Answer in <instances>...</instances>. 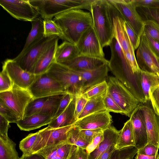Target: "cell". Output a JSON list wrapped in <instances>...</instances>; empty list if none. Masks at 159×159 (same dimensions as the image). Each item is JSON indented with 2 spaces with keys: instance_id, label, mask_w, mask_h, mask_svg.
<instances>
[{
  "instance_id": "obj_5",
  "label": "cell",
  "mask_w": 159,
  "mask_h": 159,
  "mask_svg": "<svg viewBox=\"0 0 159 159\" xmlns=\"http://www.w3.org/2000/svg\"><path fill=\"white\" fill-rule=\"evenodd\" d=\"M94 0H29L43 19H52L58 14L72 9L89 11Z\"/></svg>"
},
{
  "instance_id": "obj_21",
  "label": "cell",
  "mask_w": 159,
  "mask_h": 159,
  "mask_svg": "<svg viewBox=\"0 0 159 159\" xmlns=\"http://www.w3.org/2000/svg\"><path fill=\"white\" fill-rule=\"evenodd\" d=\"M109 70L108 65L105 64L89 70H74L81 77L83 81L82 92L92 85L106 80Z\"/></svg>"
},
{
  "instance_id": "obj_20",
  "label": "cell",
  "mask_w": 159,
  "mask_h": 159,
  "mask_svg": "<svg viewBox=\"0 0 159 159\" xmlns=\"http://www.w3.org/2000/svg\"><path fill=\"white\" fill-rule=\"evenodd\" d=\"M108 63L109 61L105 58L78 56L61 64L73 70L84 71L93 69L105 64L108 65Z\"/></svg>"
},
{
  "instance_id": "obj_54",
  "label": "cell",
  "mask_w": 159,
  "mask_h": 159,
  "mask_svg": "<svg viewBox=\"0 0 159 159\" xmlns=\"http://www.w3.org/2000/svg\"><path fill=\"white\" fill-rule=\"evenodd\" d=\"M150 101L154 111L159 116V87L151 96Z\"/></svg>"
},
{
  "instance_id": "obj_56",
  "label": "cell",
  "mask_w": 159,
  "mask_h": 159,
  "mask_svg": "<svg viewBox=\"0 0 159 159\" xmlns=\"http://www.w3.org/2000/svg\"><path fill=\"white\" fill-rule=\"evenodd\" d=\"M116 150V146H113L102 153L97 159H109Z\"/></svg>"
},
{
  "instance_id": "obj_18",
  "label": "cell",
  "mask_w": 159,
  "mask_h": 159,
  "mask_svg": "<svg viewBox=\"0 0 159 159\" xmlns=\"http://www.w3.org/2000/svg\"><path fill=\"white\" fill-rule=\"evenodd\" d=\"M140 106L145 119L148 143L159 148V116L154 111L150 101L141 103Z\"/></svg>"
},
{
  "instance_id": "obj_15",
  "label": "cell",
  "mask_w": 159,
  "mask_h": 159,
  "mask_svg": "<svg viewBox=\"0 0 159 159\" xmlns=\"http://www.w3.org/2000/svg\"><path fill=\"white\" fill-rule=\"evenodd\" d=\"M112 122L110 112L105 110L78 120L73 125L81 130L99 129L103 131L110 127Z\"/></svg>"
},
{
  "instance_id": "obj_51",
  "label": "cell",
  "mask_w": 159,
  "mask_h": 159,
  "mask_svg": "<svg viewBox=\"0 0 159 159\" xmlns=\"http://www.w3.org/2000/svg\"><path fill=\"white\" fill-rule=\"evenodd\" d=\"M137 7L147 8H156L159 7V0H133Z\"/></svg>"
},
{
  "instance_id": "obj_7",
  "label": "cell",
  "mask_w": 159,
  "mask_h": 159,
  "mask_svg": "<svg viewBox=\"0 0 159 159\" xmlns=\"http://www.w3.org/2000/svg\"><path fill=\"white\" fill-rule=\"evenodd\" d=\"M47 73L57 80L67 93L75 96L82 92L84 83L81 77L66 66L55 62Z\"/></svg>"
},
{
  "instance_id": "obj_57",
  "label": "cell",
  "mask_w": 159,
  "mask_h": 159,
  "mask_svg": "<svg viewBox=\"0 0 159 159\" xmlns=\"http://www.w3.org/2000/svg\"><path fill=\"white\" fill-rule=\"evenodd\" d=\"M20 159H46L42 154L38 152H35L28 155H23Z\"/></svg>"
},
{
  "instance_id": "obj_11",
  "label": "cell",
  "mask_w": 159,
  "mask_h": 159,
  "mask_svg": "<svg viewBox=\"0 0 159 159\" xmlns=\"http://www.w3.org/2000/svg\"><path fill=\"white\" fill-rule=\"evenodd\" d=\"M0 5L12 17L19 20L31 22L40 16L29 0H1Z\"/></svg>"
},
{
  "instance_id": "obj_48",
  "label": "cell",
  "mask_w": 159,
  "mask_h": 159,
  "mask_svg": "<svg viewBox=\"0 0 159 159\" xmlns=\"http://www.w3.org/2000/svg\"><path fill=\"white\" fill-rule=\"evenodd\" d=\"M159 148L151 144L148 143L143 147L138 149L137 153L149 156H155L158 154Z\"/></svg>"
},
{
  "instance_id": "obj_9",
  "label": "cell",
  "mask_w": 159,
  "mask_h": 159,
  "mask_svg": "<svg viewBox=\"0 0 159 159\" xmlns=\"http://www.w3.org/2000/svg\"><path fill=\"white\" fill-rule=\"evenodd\" d=\"M59 38L52 36L44 37L31 47L20 58L15 60L24 70L33 74L34 66L44 52Z\"/></svg>"
},
{
  "instance_id": "obj_27",
  "label": "cell",
  "mask_w": 159,
  "mask_h": 159,
  "mask_svg": "<svg viewBox=\"0 0 159 159\" xmlns=\"http://www.w3.org/2000/svg\"><path fill=\"white\" fill-rule=\"evenodd\" d=\"M140 84L146 101H150L151 96L159 87V77L157 74L141 70Z\"/></svg>"
},
{
  "instance_id": "obj_4",
  "label": "cell",
  "mask_w": 159,
  "mask_h": 159,
  "mask_svg": "<svg viewBox=\"0 0 159 159\" xmlns=\"http://www.w3.org/2000/svg\"><path fill=\"white\" fill-rule=\"evenodd\" d=\"M109 14L112 22L114 37L118 42L133 74L140 73L134 50L125 31L124 20L114 6L108 0Z\"/></svg>"
},
{
  "instance_id": "obj_37",
  "label": "cell",
  "mask_w": 159,
  "mask_h": 159,
  "mask_svg": "<svg viewBox=\"0 0 159 159\" xmlns=\"http://www.w3.org/2000/svg\"><path fill=\"white\" fill-rule=\"evenodd\" d=\"M137 10L143 21L146 20L152 21L159 28V7H137Z\"/></svg>"
},
{
  "instance_id": "obj_8",
  "label": "cell",
  "mask_w": 159,
  "mask_h": 159,
  "mask_svg": "<svg viewBox=\"0 0 159 159\" xmlns=\"http://www.w3.org/2000/svg\"><path fill=\"white\" fill-rule=\"evenodd\" d=\"M0 98L20 120L24 118L28 105L33 99L28 89L20 88L14 84L11 90L0 92Z\"/></svg>"
},
{
  "instance_id": "obj_16",
  "label": "cell",
  "mask_w": 159,
  "mask_h": 159,
  "mask_svg": "<svg viewBox=\"0 0 159 159\" xmlns=\"http://www.w3.org/2000/svg\"><path fill=\"white\" fill-rule=\"evenodd\" d=\"M2 68L6 70L14 84L25 89H28L37 76L22 69L14 59L5 60Z\"/></svg>"
},
{
  "instance_id": "obj_58",
  "label": "cell",
  "mask_w": 159,
  "mask_h": 159,
  "mask_svg": "<svg viewBox=\"0 0 159 159\" xmlns=\"http://www.w3.org/2000/svg\"><path fill=\"white\" fill-rule=\"evenodd\" d=\"M135 159H159V154L155 156H149L137 153Z\"/></svg>"
},
{
  "instance_id": "obj_12",
  "label": "cell",
  "mask_w": 159,
  "mask_h": 159,
  "mask_svg": "<svg viewBox=\"0 0 159 159\" xmlns=\"http://www.w3.org/2000/svg\"><path fill=\"white\" fill-rule=\"evenodd\" d=\"M122 16L124 20L141 37L144 22L137 10L133 0H109Z\"/></svg>"
},
{
  "instance_id": "obj_24",
  "label": "cell",
  "mask_w": 159,
  "mask_h": 159,
  "mask_svg": "<svg viewBox=\"0 0 159 159\" xmlns=\"http://www.w3.org/2000/svg\"><path fill=\"white\" fill-rule=\"evenodd\" d=\"M31 29L23 48L19 54L14 58L15 60L20 58L31 47L44 37L43 19L39 16L31 21Z\"/></svg>"
},
{
  "instance_id": "obj_55",
  "label": "cell",
  "mask_w": 159,
  "mask_h": 159,
  "mask_svg": "<svg viewBox=\"0 0 159 159\" xmlns=\"http://www.w3.org/2000/svg\"><path fill=\"white\" fill-rule=\"evenodd\" d=\"M10 123L3 117L0 115V137H8L7 132L11 126Z\"/></svg>"
},
{
  "instance_id": "obj_45",
  "label": "cell",
  "mask_w": 159,
  "mask_h": 159,
  "mask_svg": "<svg viewBox=\"0 0 159 159\" xmlns=\"http://www.w3.org/2000/svg\"><path fill=\"white\" fill-rule=\"evenodd\" d=\"M75 97V118L76 121L84 109L88 100L83 96L82 92Z\"/></svg>"
},
{
  "instance_id": "obj_33",
  "label": "cell",
  "mask_w": 159,
  "mask_h": 159,
  "mask_svg": "<svg viewBox=\"0 0 159 159\" xmlns=\"http://www.w3.org/2000/svg\"><path fill=\"white\" fill-rule=\"evenodd\" d=\"M64 94L48 97L40 113L48 115L53 119L58 111L61 101Z\"/></svg>"
},
{
  "instance_id": "obj_38",
  "label": "cell",
  "mask_w": 159,
  "mask_h": 159,
  "mask_svg": "<svg viewBox=\"0 0 159 159\" xmlns=\"http://www.w3.org/2000/svg\"><path fill=\"white\" fill-rule=\"evenodd\" d=\"M43 19L44 37L57 36L59 38L63 40V35L61 29L53 19Z\"/></svg>"
},
{
  "instance_id": "obj_31",
  "label": "cell",
  "mask_w": 159,
  "mask_h": 159,
  "mask_svg": "<svg viewBox=\"0 0 159 159\" xmlns=\"http://www.w3.org/2000/svg\"><path fill=\"white\" fill-rule=\"evenodd\" d=\"M16 144L8 137H0V159H20Z\"/></svg>"
},
{
  "instance_id": "obj_3",
  "label": "cell",
  "mask_w": 159,
  "mask_h": 159,
  "mask_svg": "<svg viewBox=\"0 0 159 159\" xmlns=\"http://www.w3.org/2000/svg\"><path fill=\"white\" fill-rule=\"evenodd\" d=\"M90 12L93 27L102 47L109 46L114 37L108 0H94Z\"/></svg>"
},
{
  "instance_id": "obj_52",
  "label": "cell",
  "mask_w": 159,
  "mask_h": 159,
  "mask_svg": "<svg viewBox=\"0 0 159 159\" xmlns=\"http://www.w3.org/2000/svg\"><path fill=\"white\" fill-rule=\"evenodd\" d=\"M69 159H91L90 154L85 150L77 147L76 148Z\"/></svg>"
},
{
  "instance_id": "obj_59",
  "label": "cell",
  "mask_w": 159,
  "mask_h": 159,
  "mask_svg": "<svg viewBox=\"0 0 159 159\" xmlns=\"http://www.w3.org/2000/svg\"><path fill=\"white\" fill-rule=\"evenodd\" d=\"M157 74L158 75L159 77V73H157Z\"/></svg>"
},
{
  "instance_id": "obj_43",
  "label": "cell",
  "mask_w": 159,
  "mask_h": 159,
  "mask_svg": "<svg viewBox=\"0 0 159 159\" xmlns=\"http://www.w3.org/2000/svg\"><path fill=\"white\" fill-rule=\"evenodd\" d=\"M143 31L150 37L159 42V28L153 21H143Z\"/></svg>"
},
{
  "instance_id": "obj_44",
  "label": "cell",
  "mask_w": 159,
  "mask_h": 159,
  "mask_svg": "<svg viewBox=\"0 0 159 159\" xmlns=\"http://www.w3.org/2000/svg\"><path fill=\"white\" fill-rule=\"evenodd\" d=\"M13 85L14 83L7 72L2 68L0 73V92L11 90Z\"/></svg>"
},
{
  "instance_id": "obj_2",
  "label": "cell",
  "mask_w": 159,
  "mask_h": 159,
  "mask_svg": "<svg viewBox=\"0 0 159 159\" xmlns=\"http://www.w3.org/2000/svg\"><path fill=\"white\" fill-rule=\"evenodd\" d=\"M111 53L108 66L109 70L136 97L139 96L136 77L141 78L140 74L134 75L117 40L114 38L109 45Z\"/></svg>"
},
{
  "instance_id": "obj_47",
  "label": "cell",
  "mask_w": 159,
  "mask_h": 159,
  "mask_svg": "<svg viewBox=\"0 0 159 159\" xmlns=\"http://www.w3.org/2000/svg\"><path fill=\"white\" fill-rule=\"evenodd\" d=\"M74 97L73 95L70 93H67L64 95L61 101L58 111L53 119L56 118L62 113Z\"/></svg>"
},
{
  "instance_id": "obj_17",
  "label": "cell",
  "mask_w": 159,
  "mask_h": 159,
  "mask_svg": "<svg viewBox=\"0 0 159 159\" xmlns=\"http://www.w3.org/2000/svg\"><path fill=\"white\" fill-rule=\"evenodd\" d=\"M136 57L141 70L156 74L159 73V60L143 35H142L139 46L137 49Z\"/></svg>"
},
{
  "instance_id": "obj_53",
  "label": "cell",
  "mask_w": 159,
  "mask_h": 159,
  "mask_svg": "<svg viewBox=\"0 0 159 159\" xmlns=\"http://www.w3.org/2000/svg\"><path fill=\"white\" fill-rule=\"evenodd\" d=\"M104 139L103 131L97 136L89 144L86 149V151L90 154L94 151L99 146Z\"/></svg>"
},
{
  "instance_id": "obj_26",
  "label": "cell",
  "mask_w": 159,
  "mask_h": 159,
  "mask_svg": "<svg viewBox=\"0 0 159 159\" xmlns=\"http://www.w3.org/2000/svg\"><path fill=\"white\" fill-rule=\"evenodd\" d=\"M58 41L51 46L38 60L34 67V74L39 75L46 73L55 62L56 52L58 45Z\"/></svg>"
},
{
  "instance_id": "obj_36",
  "label": "cell",
  "mask_w": 159,
  "mask_h": 159,
  "mask_svg": "<svg viewBox=\"0 0 159 159\" xmlns=\"http://www.w3.org/2000/svg\"><path fill=\"white\" fill-rule=\"evenodd\" d=\"M66 143L85 150L89 144L82 137L80 129L74 125L68 132Z\"/></svg>"
},
{
  "instance_id": "obj_41",
  "label": "cell",
  "mask_w": 159,
  "mask_h": 159,
  "mask_svg": "<svg viewBox=\"0 0 159 159\" xmlns=\"http://www.w3.org/2000/svg\"><path fill=\"white\" fill-rule=\"evenodd\" d=\"M0 115L3 117L10 123H16L20 120L12 111L1 99Z\"/></svg>"
},
{
  "instance_id": "obj_23",
  "label": "cell",
  "mask_w": 159,
  "mask_h": 159,
  "mask_svg": "<svg viewBox=\"0 0 159 159\" xmlns=\"http://www.w3.org/2000/svg\"><path fill=\"white\" fill-rule=\"evenodd\" d=\"M120 131L111 126L103 130L104 139L98 147L90 154L91 159H97L102 153L111 148L116 146Z\"/></svg>"
},
{
  "instance_id": "obj_39",
  "label": "cell",
  "mask_w": 159,
  "mask_h": 159,
  "mask_svg": "<svg viewBox=\"0 0 159 159\" xmlns=\"http://www.w3.org/2000/svg\"><path fill=\"white\" fill-rule=\"evenodd\" d=\"M48 97L33 99L28 105L24 118L39 113Z\"/></svg>"
},
{
  "instance_id": "obj_10",
  "label": "cell",
  "mask_w": 159,
  "mask_h": 159,
  "mask_svg": "<svg viewBox=\"0 0 159 159\" xmlns=\"http://www.w3.org/2000/svg\"><path fill=\"white\" fill-rule=\"evenodd\" d=\"M28 89L33 99L67 93L60 84L47 73L37 75Z\"/></svg>"
},
{
  "instance_id": "obj_32",
  "label": "cell",
  "mask_w": 159,
  "mask_h": 159,
  "mask_svg": "<svg viewBox=\"0 0 159 159\" xmlns=\"http://www.w3.org/2000/svg\"><path fill=\"white\" fill-rule=\"evenodd\" d=\"M104 96H99L88 100L77 120L89 115L106 110L103 102Z\"/></svg>"
},
{
  "instance_id": "obj_40",
  "label": "cell",
  "mask_w": 159,
  "mask_h": 159,
  "mask_svg": "<svg viewBox=\"0 0 159 159\" xmlns=\"http://www.w3.org/2000/svg\"><path fill=\"white\" fill-rule=\"evenodd\" d=\"M138 150V148L134 146L116 149L109 159H134Z\"/></svg>"
},
{
  "instance_id": "obj_13",
  "label": "cell",
  "mask_w": 159,
  "mask_h": 159,
  "mask_svg": "<svg viewBox=\"0 0 159 159\" xmlns=\"http://www.w3.org/2000/svg\"><path fill=\"white\" fill-rule=\"evenodd\" d=\"M76 45L79 56L105 58L103 48L93 27L83 34Z\"/></svg>"
},
{
  "instance_id": "obj_49",
  "label": "cell",
  "mask_w": 159,
  "mask_h": 159,
  "mask_svg": "<svg viewBox=\"0 0 159 159\" xmlns=\"http://www.w3.org/2000/svg\"><path fill=\"white\" fill-rule=\"evenodd\" d=\"M80 134L84 139L88 143H91L93 139L103 130L99 129H80Z\"/></svg>"
},
{
  "instance_id": "obj_6",
  "label": "cell",
  "mask_w": 159,
  "mask_h": 159,
  "mask_svg": "<svg viewBox=\"0 0 159 159\" xmlns=\"http://www.w3.org/2000/svg\"><path fill=\"white\" fill-rule=\"evenodd\" d=\"M107 83L108 93L121 109L123 115L130 117L133 112L141 102L115 77H110Z\"/></svg>"
},
{
  "instance_id": "obj_1",
  "label": "cell",
  "mask_w": 159,
  "mask_h": 159,
  "mask_svg": "<svg viewBox=\"0 0 159 159\" xmlns=\"http://www.w3.org/2000/svg\"><path fill=\"white\" fill-rule=\"evenodd\" d=\"M61 29L64 41L76 44L83 34L93 27L90 12L72 9L60 13L53 19Z\"/></svg>"
},
{
  "instance_id": "obj_46",
  "label": "cell",
  "mask_w": 159,
  "mask_h": 159,
  "mask_svg": "<svg viewBox=\"0 0 159 159\" xmlns=\"http://www.w3.org/2000/svg\"><path fill=\"white\" fill-rule=\"evenodd\" d=\"M103 102L106 110L109 112L123 114L121 109L108 93L104 97Z\"/></svg>"
},
{
  "instance_id": "obj_28",
  "label": "cell",
  "mask_w": 159,
  "mask_h": 159,
  "mask_svg": "<svg viewBox=\"0 0 159 159\" xmlns=\"http://www.w3.org/2000/svg\"><path fill=\"white\" fill-rule=\"evenodd\" d=\"M75 101L74 97L65 110L58 116L52 120L48 126L58 128L73 125L76 121L75 118Z\"/></svg>"
},
{
  "instance_id": "obj_42",
  "label": "cell",
  "mask_w": 159,
  "mask_h": 159,
  "mask_svg": "<svg viewBox=\"0 0 159 159\" xmlns=\"http://www.w3.org/2000/svg\"><path fill=\"white\" fill-rule=\"evenodd\" d=\"M124 25L127 34L134 50L137 49L140 43L141 37L135 32L129 24L125 20L124 21Z\"/></svg>"
},
{
  "instance_id": "obj_29",
  "label": "cell",
  "mask_w": 159,
  "mask_h": 159,
  "mask_svg": "<svg viewBox=\"0 0 159 159\" xmlns=\"http://www.w3.org/2000/svg\"><path fill=\"white\" fill-rule=\"evenodd\" d=\"M79 55L76 44L64 41L58 45L55 53V62L61 64L72 60Z\"/></svg>"
},
{
  "instance_id": "obj_34",
  "label": "cell",
  "mask_w": 159,
  "mask_h": 159,
  "mask_svg": "<svg viewBox=\"0 0 159 159\" xmlns=\"http://www.w3.org/2000/svg\"><path fill=\"white\" fill-rule=\"evenodd\" d=\"M39 134L38 132L29 134L23 139L19 143V148L23 155H28L33 153L34 149L39 142Z\"/></svg>"
},
{
  "instance_id": "obj_22",
  "label": "cell",
  "mask_w": 159,
  "mask_h": 159,
  "mask_svg": "<svg viewBox=\"0 0 159 159\" xmlns=\"http://www.w3.org/2000/svg\"><path fill=\"white\" fill-rule=\"evenodd\" d=\"M76 147L66 143L45 147L38 152L46 159H69Z\"/></svg>"
},
{
  "instance_id": "obj_30",
  "label": "cell",
  "mask_w": 159,
  "mask_h": 159,
  "mask_svg": "<svg viewBox=\"0 0 159 159\" xmlns=\"http://www.w3.org/2000/svg\"><path fill=\"white\" fill-rule=\"evenodd\" d=\"M120 130L116 146V149L130 146H135L132 125L130 119L124 123L123 127Z\"/></svg>"
},
{
  "instance_id": "obj_25",
  "label": "cell",
  "mask_w": 159,
  "mask_h": 159,
  "mask_svg": "<svg viewBox=\"0 0 159 159\" xmlns=\"http://www.w3.org/2000/svg\"><path fill=\"white\" fill-rule=\"evenodd\" d=\"M52 120L50 116L39 113L25 117L16 124L21 130L30 131L48 125Z\"/></svg>"
},
{
  "instance_id": "obj_19",
  "label": "cell",
  "mask_w": 159,
  "mask_h": 159,
  "mask_svg": "<svg viewBox=\"0 0 159 159\" xmlns=\"http://www.w3.org/2000/svg\"><path fill=\"white\" fill-rule=\"evenodd\" d=\"M129 119L132 125L135 146L138 149L148 143L145 119L140 105L134 111Z\"/></svg>"
},
{
  "instance_id": "obj_35",
  "label": "cell",
  "mask_w": 159,
  "mask_h": 159,
  "mask_svg": "<svg viewBox=\"0 0 159 159\" xmlns=\"http://www.w3.org/2000/svg\"><path fill=\"white\" fill-rule=\"evenodd\" d=\"M108 86L106 80L92 85L82 92L88 100L99 96H104L108 93Z\"/></svg>"
},
{
  "instance_id": "obj_14",
  "label": "cell",
  "mask_w": 159,
  "mask_h": 159,
  "mask_svg": "<svg viewBox=\"0 0 159 159\" xmlns=\"http://www.w3.org/2000/svg\"><path fill=\"white\" fill-rule=\"evenodd\" d=\"M74 126L73 124L58 128L48 126L39 130L38 131L39 134V142L33 153L46 147L66 143L68 132Z\"/></svg>"
},
{
  "instance_id": "obj_50",
  "label": "cell",
  "mask_w": 159,
  "mask_h": 159,
  "mask_svg": "<svg viewBox=\"0 0 159 159\" xmlns=\"http://www.w3.org/2000/svg\"><path fill=\"white\" fill-rule=\"evenodd\" d=\"M142 35L145 38L150 48L159 60V42L150 37L143 30Z\"/></svg>"
}]
</instances>
